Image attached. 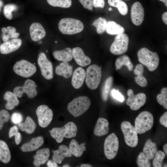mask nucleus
Segmentation results:
<instances>
[{
  "mask_svg": "<svg viewBox=\"0 0 167 167\" xmlns=\"http://www.w3.org/2000/svg\"><path fill=\"white\" fill-rule=\"evenodd\" d=\"M105 5L104 0H93V6L95 8H103Z\"/></svg>",
  "mask_w": 167,
  "mask_h": 167,
  "instance_id": "49",
  "label": "nucleus"
},
{
  "mask_svg": "<svg viewBox=\"0 0 167 167\" xmlns=\"http://www.w3.org/2000/svg\"><path fill=\"white\" fill-rule=\"evenodd\" d=\"M18 127L22 131L28 134H32L35 131L36 125L33 119L30 117L28 116L24 122L18 124Z\"/></svg>",
  "mask_w": 167,
  "mask_h": 167,
  "instance_id": "30",
  "label": "nucleus"
},
{
  "mask_svg": "<svg viewBox=\"0 0 167 167\" xmlns=\"http://www.w3.org/2000/svg\"><path fill=\"white\" fill-rule=\"evenodd\" d=\"M137 55L139 62L145 66L149 71H154L158 67L159 58L156 53L144 47L138 51Z\"/></svg>",
  "mask_w": 167,
  "mask_h": 167,
  "instance_id": "2",
  "label": "nucleus"
},
{
  "mask_svg": "<svg viewBox=\"0 0 167 167\" xmlns=\"http://www.w3.org/2000/svg\"><path fill=\"white\" fill-rule=\"evenodd\" d=\"M37 85L35 82L30 79L26 80L22 86H17L14 89V93L19 97H21L23 94L26 93L30 98L36 96L37 94Z\"/></svg>",
  "mask_w": 167,
  "mask_h": 167,
  "instance_id": "13",
  "label": "nucleus"
},
{
  "mask_svg": "<svg viewBox=\"0 0 167 167\" xmlns=\"http://www.w3.org/2000/svg\"></svg>",
  "mask_w": 167,
  "mask_h": 167,
  "instance_id": "59",
  "label": "nucleus"
},
{
  "mask_svg": "<svg viewBox=\"0 0 167 167\" xmlns=\"http://www.w3.org/2000/svg\"><path fill=\"white\" fill-rule=\"evenodd\" d=\"M110 6L117 8L120 13L122 15H126L128 12V7L126 4L122 0H108Z\"/></svg>",
  "mask_w": 167,
  "mask_h": 167,
  "instance_id": "35",
  "label": "nucleus"
},
{
  "mask_svg": "<svg viewBox=\"0 0 167 167\" xmlns=\"http://www.w3.org/2000/svg\"><path fill=\"white\" fill-rule=\"evenodd\" d=\"M159 0L164 2L165 3L166 6V7L167 6V0Z\"/></svg>",
  "mask_w": 167,
  "mask_h": 167,
  "instance_id": "54",
  "label": "nucleus"
},
{
  "mask_svg": "<svg viewBox=\"0 0 167 167\" xmlns=\"http://www.w3.org/2000/svg\"><path fill=\"white\" fill-rule=\"evenodd\" d=\"M109 10V11H111L112 9V8L111 7H109V9H108Z\"/></svg>",
  "mask_w": 167,
  "mask_h": 167,
  "instance_id": "57",
  "label": "nucleus"
},
{
  "mask_svg": "<svg viewBox=\"0 0 167 167\" xmlns=\"http://www.w3.org/2000/svg\"><path fill=\"white\" fill-rule=\"evenodd\" d=\"M163 150L166 156L167 155V144H165L163 146Z\"/></svg>",
  "mask_w": 167,
  "mask_h": 167,
  "instance_id": "52",
  "label": "nucleus"
},
{
  "mask_svg": "<svg viewBox=\"0 0 167 167\" xmlns=\"http://www.w3.org/2000/svg\"><path fill=\"white\" fill-rule=\"evenodd\" d=\"M86 76V71L81 67H78L74 71L72 75L71 84L75 89L80 88L83 85Z\"/></svg>",
  "mask_w": 167,
  "mask_h": 167,
  "instance_id": "20",
  "label": "nucleus"
},
{
  "mask_svg": "<svg viewBox=\"0 0 167 167\" xmlns=\"http://www.w3.org/2000/svg\"><path fill=\"white\" fill-rule=\"evenodd\" d=\"M10 114L5 109L0 110V130H1L5 123L7 122L10 118Z\"/></svg>",
  "mask_w": 167,
  "mask_h": 167,
  "instance_id": "44",
  "label": "nucleus"
},
{
  "mask_svg": "<svg viewBox=\"0 0 167 167\" xmlns=\"http://www.w3.org/2000/svg\"><path fill=\"white\" fill-rule=\"evenodd\" d=\"M39 126L45 128L50 124L53 118V112L51 109L46 105L39 106L36 110Z\"/></svg>",
  "mask_w": 167,
  "mask_h": 167,
  "instance_id": "11",
  "label": "nucleus"
},
{
  "mask_svg": "<svg viewBox=\"0 0 167 167\" xmlns=\"http://www.w3.org/2000/svg\"><path fill=\"white\" fill-rule=\"evenodd\" d=\"M17 6L15 4H8L4 7V15L5 17L9 20L11 19L13 17L12 12L17 9Z\"/></svg>",
  "mask_w": 167,
  "mask_h": 167,
  "instance_id": "42",
  "label": "nucleus"
},
{
  "mask_svg": "<svg viewBox=\"0 0 167 167\" xmlns=\"http://www.w3.org/2000/svg\"><path fill=\"white\" fill-rule=\"evenodd\" d=\"M109 131V122L106 119L99 118L98 119L93 132L96 136H101L107 134Z\"/></svg>",
  "mask_w": 167,
  "mask_h": 167,
  "instance_id": "22",
  "label": "nucleus"
},
{
  "mask_svg": "<svg viewBox=\"0 0 167 167\" xmlns=\"http://www.w3.org/2000/svg\"><path fill=\"white\" fill-rule=\"evenodd\" d=\"M143 152H140L137 159V163L139 167H150L151 166V163Z\"/></svg>",
  "mask_w": 167,
  "mask_h": 167,
  "instance_id": "41",
  "label": "nucleus"
},
{
  "mask_svg": "<svg viewBox=\"0 0 167 167\" xmlns=\"http://www.w3.org/2000/svg\"><path fill=\"white\" fill-rule=\"evenodd\" d=\"M127 95L128 97L126 100V104L130 106L131 109L133 110L139 109L146 103V96L143 93L135 95L132 89H129L127 91Z\"/></svg>",
  "mask_w": 167,
  "mask_h": 167,
  "instance_id": "12",
  "label": "nucleus"
},
{
  "mask_svg": "<svg viewBox=\"0 0 167 167\" xmlns=\"http://www.w3.org/2000/svg\"><path fill=\"white\" fill-rule=\"evenodd\" d=\"M157 148L156 143L152 142L150 139H148L146 142L143 149L144 152L149 160L153 159L156 152Z\"/></svg>",
  "mask_w": 167,
  "mask_h": 167,
  "instance_id": "28",
  "label": "nucleus"
},
{
  "mask_svg": "<svg viewBox=\"0 0 167 167\" xmlns=\"http://www.w3.org/2000/svg\"><path fill=\"white\" fill-rule=\"evenodd\" d=\"M131 15V21L134 24L139 26L142 24L144 16V10L140 2H136L133 4Z\"/></svg>",
  "mask_w": 167,
  "mask_h": 167,
  "instance_id": "15",
  "label": "nucleus"
},
{
  "mask_svg": "<svg viewBox=\"0 0 167 167\" xmlns=\"http://www.w3.org/2000/svg\"><path fill=\"white\" fill-rule=\"evenodd\" d=\"M162 19L163 22L167 24V12H165L163 13L162 15Z\"/></svg>",
  "mask_w": 167,
  "mask_h": 167,
  "instance_id": "51",
  "label": "nucleus"
},
{
  "mask_svg": "<svg viewBox=\"0 0 167 167\" xmlns=\"http://www.w3.org/2000/svg\"><path fill=\"white\" fill-rule=\"evenodd\" d=\"M166 156L164 152L161 150L157 151L153 158L152 165L154 167H161L163 165V160Z\"/></svg>",
  "mask_w": 167,
  "mask_h": 167,
  "instance_id": "39",
  "label": "nucleus"
},
{
  "mask_svg": "<svg viewBox=\"0 0 167 167\" xmlns=\"http://www.w3.org/2000/svg\"><path fill=\"white\" fill-rule=\"evenodd\" d=\"M72 53L73 58L77 64L80 66L84 67L91 63V59L85 55L81 48L77 47L73 48Z\"/></svg>",
  "mask_w": 167,
  "mask_h": 167,
  "instance_id": "17",
  "label": "nucleus"
},
{
  "mask_svg": "<svg viewBox=\"0 0 167 167\" xmlns=\"http://www.w3.org/2000/svg\"><path fill=\"white\" fill-rule=\"evenodd\" d=\"M29 31L31 38L34 41H38L43 38L46 34L42 25L37 22L32 24L30 27Z\"/></svg>",
  "mask_w": 167,
  "mask_h": 167,
  "instance_id": "18",
  "label": "nucleus"
},
{
  "mask_svg": "<svg viewBox=\"0 0 167 167\" xmlns=\"http://www.w3.org/2000/svg\"><path fill=\"white\" fill-rule=\"evenodd\" d=\"M111 93L112 96L116 100L121 102L124 101V96L119 92L118 89L116 90L113 89L112 90Z\"/></svg>",
  "mask_w": 167,
  "mask_h": 167,
  "instance_id": "46",
  "label": "nucleus"
},
{
  "mask_svg": "<svg viewBox=\"0 0 167 167\" xmlns=\"http://www.w3.org/2000/svg\"><path fill=\"white\" fill-rule=\"evenodd\" d=\"M50 155V150L47 148L39 150L34 156L33 165L36 167H40L44 165L48 161Z\"/></svg>",
  "mask_w": 167,
  "mask_h": 167,
  "instance_id": "21",
  "label": "nucleus"
},
{
  "mask_svg": "<svg viewBox=\"0 0 167 167\" xmlns=\"http://www.w3.org/2000/svg\"><path fill=\"white\" fill-rule=\"evenodd\" d=\"M62 167H70V165H69L66 164V165H63L62 166Z\"/></svg>",
  "mask_w": 167,
  "mask_h": 167,
  "instance_id": "56",
  "label": "nucleus"
},
{
  "mask_svg": "<svg viewBox=\"0 0 167 167\" xmlns=\"http://www.w3.org/2000/svg\"><path fill=\"white\" fill-rule=\"evenodd\" d=\"M1 7H0V11H1Z\"/></svg>",
  "mask_w": 167,
  "mask_h": 167,
  "instance_id": "58",
  "label": "nucleus"
},
{
  "mask_svg": "<svg viewBox=\"0 0 167 167\" xmlns=\"http://www.w3.org/2000/svg\"><path fill=\"white\" fill-rule=\"evenodd\" d=\"M22 114L18 112L13 113L11 116V120L13 123L15 124H19L23 121Z\"/></svg>",
  "mask_w": 167,
  "mask_h": 167,
  "instance_id": "45",
  "label": "nucleus"
},
{
  "mask_svg": "<svg viewBox=\"0 0 167 167\" xmlns=\"http://www.w3.org/2000/svg\"><path fill=\"white\" fill-rule=\"evenodd\" d=\"M143 66L141 64H138L136 66L133 71L134 74L137 75L134 78L135 82L143 87L146 86L148 84L147 81L143 75Z\"/></svg>",
  "mask_w": 167,
  "mask_h": 167,
  "instance_id": "26",
  "label": "nucleus"
},
{
  "mask_svg": "<svg viewBox=\"0 0 167 167\" xmlns=\"http://www.w3.org/2000/svg\"><path fill=\"white\" fill-rule=\"evenodd\" d=\"M101 67L92 64L89 66L86 72L85 82L90 89H96L99 86L101 78Z\"/></svg>",
  "mask_w": 167,
  "mask_h": 167,
  "instance_id": "6",
  "label": "nucleus"
},
{
  "mask_svg": "<svg viewBox=\"0 0 167 167\" xmlns=\"http://www.w3.org/2000/svg\"><path fill=\"white\" fill-rule=\"evenodd\" d=\"M116 70H119L123 66H126L128 70L131 71L133 68V65L129 57L126 55L122 56L117 58L115 62Z\"/></svg>",
  "mask_w": 167,
  "mask_h": 167,
  "instance_id": "34",
  "label": "nucleus"
},
{
  "mask_svg": "<svg viewBox=\"0 0 167 167\" xmlns=\"http://www.w3.org/2000/svg\"><path fill=\"white\" fill-rule=\"evenodd\" d=\"M86 143H83L79 144L78 141L75 139H72L69 144V149L74 156L76 157L81 156L84 152L86 151L85 147Z\"/></svg>",
  "mask_w": 167,
  "mask_h": 167,
  "instance_id": "25",
  "label": "nucleus"
},
{
  "mask_svg": "<svg viewBox=\"0 0 167 167\" xmlns=\"http://www.w3.org/2000/svg\"><path fill=\"white\" fill-rule=\"evenodd\" d=\"M126 144L131 147H135L138 143V133L135 127L129 122L125 121L121 125Z\"/></svg>",
  "mask_w": 167,
  "mask_h": 167,
  "instance_id": "7",
  "label": "nucleus"
},
{
  "mask_svg": "<svg viewBox=\"0 0 167 167\" xmlns=\"http://www.w3.org/2000/svg\"><path fill=\"white\" fill-rule=\"evenodd\" d=\"M53 55L56 59L65 62L71 61L73 58L72 50L70 48L55 51L53 52Z\"/></svg>",
  "mask_w": 167,
  "mask_h": 167,
  "instance_id": "24",
  "label": "nucleus"
},
{
  "mask_svg": "<svg viewBox=\"0 0 167 167\" xmlns=\"http://www.w3.org/2000/svg\"><path fill=\"white\" fill-rule=\"evenodd\" d=\"M90 105V100L88 97L80 96L75 98L68 104L67 109L71 114L76 117L86 112Z\"/></svg>",
  "mask_w": 167,
  "mask_h": 167,
  "instance_id": "4",
  "label": "nucleus"
},
{
  "mask_svg": "<svg viewBox=\"0 0 167 167\" xmlns=\"http://www.w3.org/2000/svg\"><path fill=\"white\" fill-rule=\"evenodd\" d=\"M77 128L75 124L70 122L61 127H55L50 132L52 137L58 143H62L64 138L70 139L75 138L77 135Z\"/></svg>",
  "mask_w": 167,
  "mask_h": 167,
  "instance_id": "1",
  "label": "nucleus"
},
{
  "mask_svg": "<svg viewBox=\"0 0 167 167\" xmlns=\"http://www.w3.org/2000/svg\"><path fill=\"white\" fill-rule=\"evenodd\" d=\"M79 2L85 9L90 11L93 9V0H79Z\"/></svg>",
  "mask_w": 167,
  "mask_h": 167,
  "instance_id": "47",
  "label": "nucleus"
},
{
  "mask_svg": "<svg viewBox=\"0 0 167 167\" xmlns=\"http://www.w3.org/2000/svg\"><path fill=\"white\" fill-rule=\"evenodd\" d=\"M106 31L110 35H118L124 33V28L119 24L114 21H110L107 22Z\"/></svg>",
  "mask_w": 167,
  "mask_h": 167,
  "instance_id": "32",
  "label": "nucleus"
},
{
  "mask_svg": "<svg viewBox=\"0 0 167 167\" xmlns=\"http://www.w3.org/2000/svg\"><path fill=\"white\" fill-rule=\"evenodd\" d=\"M3 98L7 101L5 107L8 110H12L19 105V101L17 96L10 91H7L5 92L3 96Z\"/></svg>",
  "mask_w": 167,
  "mask_h": 167,
  "instance_id": "29",
  "label": "nucleus"
},
{
  "mask_svg": "<svg viewBox=\"0 0 167 167\" xmlns=\"http://www.w3.org/2000/svg\"></svg>",
  "mask_w": 167,
  "mask_h": 167,
  "instance_id": "60",
  "label": "nucleus"
},
{
  "mask_svg": "<svg viewBox=\"0 0 167 167\" xmlns=\"http://www.w3.org/2000/svg\"><path fill=\"white\" fill-rule=\"evenodd\" d=\"M154 123L152 114L147 111L141 112L136 117L135 121V128L138 134H143L150 130Z\"/></svg>",
  "mask_w": 167,
  "mask_h": 167,
  "instance_id": "5",
  "label": "nucleus"
},
{
  "mask_svg": "<svg viewBox=\"0 0 167 167\" xmlns=\"http://www.w3.org/2000/svg\"><path fill=\"white\" fill-rule=\"evenodd\" d=\"M37 62L42 76L47 79H52L53 77L52 64L44 53L41 52L39 54Z\"/></svg>",
  "mask_w": 167,
  "mask_h": 167,
  "instance_id": "14",
  "label": "nucleus"
},
{
  "mask_svg": "<svg viewBox=\"0 0 167 167\" xmlns=\"http://www.w3.org/2000/svg\"><path fill=\"white\" fill-rule=\"evenodd\" d=\"M43 137L41 136L33 138L30 141L23 144L21 148L23 152H29L35 151L43 144Z\"/></svg>",
  "mask_w": 167,
  "mask_h": 167,
  "instance_id": "23",
  "label": "nucleus"
},
{
  "mask_svg": "<svg viewBox=\"0 0 167 167\" xmlns=\"http://www.w3.org/2000/svg\"><path fill=\"white\" fill-rule=\"evenodd\" d=\"M11 159V154L7 143L4 141L0 140V161L7 164Z\"/></svg>",
  "mask_w": 167,
  "mask_h": 167,
  "instance_id": "31",
  "label": "nucleus"
},
{
  "mask_svg": "<svg viewBox=\"0 0 167 167\" xmlns=\"http://www.w3.org/2000/svg\"><path fill=\"white\" fill-rule=\"evenodd\" d=\"M19 128L16 126L11 127L9 132V136L11 138L15 136V140L16 145H18L21 140V136L20 133L18 132Z\"/></svg>",
  "mask_w": 167,
  "mask_h": 167,
  "instance_id": "43",
  "label": "nucleus"
},
{
  "mask_svg": "<svg viewBox=\"0 0 167 167\" xmlns=\"http://www.w3.org/2000/svg\"><path fill=\"white\" fill-rule=\"evenodd\" d=\"M22 40L19 38H12L4 42L0 45V52L3 54H7L14 52L21 45Z\"/></svg>",
  "mask_w": 167,
  "mask_h": 167,
  "instance_id": "16",
  "label": "nucleus"
},
{
  "mask_svg": "<svg viewBox=\"0 0 167 167\" xmlns=\"http://www.w3.org/2000/svg\"><path fill=\"white\" fill-rule=\"evenodd\" d=\"M119 148L118 139L114 133L108 135L105 140L104 143V152L106 157L112 160L116 156Z\"/></svg>",
  "mask_w": 167,
  "mask_h": 167,
  "instance_id": "9",
  "label": "nucleus"
},
{
  "mask_svg": "<svg viewBox=\"0 0 167 167\" xmlns=\"http://www.w3.org/2000/svg\"><path fill=\"white\" fill-rule=\"evenodd\" d=\"M47 165L49 167H57L58 166L57 163L54 161L49 160L47 161Z\"/></svg>",
  "mask_w": 167,
  "mask_h": 167,
  "instance_id": "50",
  "label": "nucleus"
},
{
  "mask_svg": "<svg viewBox=\"0 0 167 167\" xmlns=\"http://www.w3.org/2000/svg\"><path fill=\"white\" fill-rule=\"evenodd\" d=\"M13 69L17 74L25 78L32 76L36 71L34 64L24 59L17 62L14 66Z\"/></svg>",
  "mask_w": 167,
  "mask_h": 167,
  "instance_id": "10",
  "label": "nucleus"
},
{
  "mask_svg": "<svg viewBox=\"0 0 167 167\" xmlns=\"http://www.w3.org/2000/svg\"><path fill=\"white\" fill-rule=\"evenodd\" d=\"M81 167H91L92 165L89 164H83L80 166Z\"/></svg>",
  "mask_w": 167,
  "mask_h": 167,
  "instance_id": "53",
  "label": "nucleus"
},
{
  "mask_svg": "<svg viewBox=\"0 0 167 167\" xmlns=\"http://www.w3.org/2000/svg\"><path fill=\"white\" fill-rule=\"evenodd\" d=\"M55 73L58 75L68 78L71 77L72 74V67L68 62H63L56 67Z\"/></svg>",
  "mask_w": 167,
  "mask_h": 167,
  "instance_id": "27",
  "label": "nucleus"
},
{
  "mask_svg": "<svg viewBox=\"0 0 167 167\" xmlns=\"http://www.w3.org/2000/svg\"><path fill=\"white\" fill-rule=\"evenodd\" d=\"M129 42V38L127 34L122 33L117 35L110 46V52L115 55L125 53L128 49Z\"/></svg>",
  "mask_w": 167,
  "mask_h": 167,
  "instance_id": "8",
  "label": "nucleus"
},
{
  "mask_svg": "<svg viewBox=\"0 0 167 167\" xmlns=\"http://www.w3.org/2000/svg\"><path fill=\"white\" fill-rule=\"evenodd\" d=\"M113 81V77L110 76L106 79L105 82L101 92L102 98L104 101H106L108 99V93L111 87Z\"/></svg>",
  "mask_w": 167,
  "mask_h": 167,
  "instance_id": "37",
  "label": "nucleus"
},
{
  "mask_svg": "<svg viewBox=\"0 0 167 167\" xmlns=\"http://www.w3.org/2000/svg\"><path fill=\"white\" fill-rule=\"evenodd\" d=\"M58 27L62 34L71 35L81 32L84 27L83 24L80 20L75 18H66L60 20Z\"/></svg>",
  "mask_w": 167,
  "mask_h": 167,
  "instance_id": "3",
  "label": "nucleus"
},
{
  "mask_svg": "<svg viewBox=\"0 0 167 167\" xmlns=\"http://www.w3.org/2000/svg\"><path fill=\"white\" fill-rule=\"evenodd\" d=\"M161 93L158 94L156 96L158 102L163 105L165 109H167V88L164 87L161 90Z\"/></svg>",
  "mask_w": 167,
  "mask_h": 167,
  "instance_id": "40",
  "label": "nucleus"
},
{
  "mask_svg": "<svg viewBox=\"0 0 167 167\" xmlns=\"http://www.w3.org/2000/svg\"><path fill=\"white\" fill-rule=\"evenodd\" d=\"M107 22L105 18L100 17L95 19L92 25L96 28L97 33L101 34L106 30Z\"/></svg>",
  "mask_w": 167,
  "mask_h": 167,
  "instance_id": "36",
  "label": "nucleus"
},
{
  "mask_svg": "<svg viewBox=\"0 0 167 167\" xmlns=\"http://www.w3.org/2000/svg\"><path fill=\"white\" fill-rule=\"evenodd\" d=\"M48 4L54 7L68 8L71 5V0H47Z\"/></svg>",
  "mask_w": 167,
  "mask_h": 167,
  "instance_id": "38",
  "label": "nucleus"
},
{
  "mask_svg": "<svg viewBox=\"0 0 167 167\" xmlns=\"http://www.w3.org/2000/svg\"><path fill=\"white\" fill-rule=\"evenodd\" d=\"M53 152L52 159L58 164H60L65 158L70 157L72 156L68 148L64 145L60 146L58 150L53 151Z\"/></svg>",
  "mask_w": 167,
  "mask_h": 167,
  "instance_id": "19",
  "label": "nucleus"
},
{
  "mask_svg": "<svg viewBox=\"0 0 167 167\" xmlns=\"http://www.w3.org/2000/svg\"><path fill=\"white\" fill-rule=\"evenodd\" d=\"M3 4V3L2 1V0H0V7H2Z\"/></svg>",
  "mask_w": 167,
  "mask_h": 167,
  "instance_id": "55",
  "label": "nucleus"
},
{
  "mask_svg": "<svg viewBox=\"0 0 167 167\" xmlns=\"http://www.w3.org/2000/svg\"><path fill=\"white\" fill-rule=\"evenodd\" d=\"M160 123L165 127H167V112H165L160 118Z\"/></svg>",
  "mask_w": 167,
  "mask_h": 167,
  "instance_id": "48",
  "label": "nucleus"
},
{
  "mask_svg": "<svg viewBox=\"0 0 167 167\" xmlns=\"http://www.w3.org/2000/svg\"><path fill=\"white\" fill-rule=\"evenodd\" d=\"M1 30L2 39L4 42L7 41L10 38H17L20 35L19 33L16 32L15 28L12 26H8L6 28L2 27Z\"/></svg>",
  "mask_w": 167,
  "mask_h": 167,
  "instance_id": "33",
  "label": "nucleus"
}]
</instances>
